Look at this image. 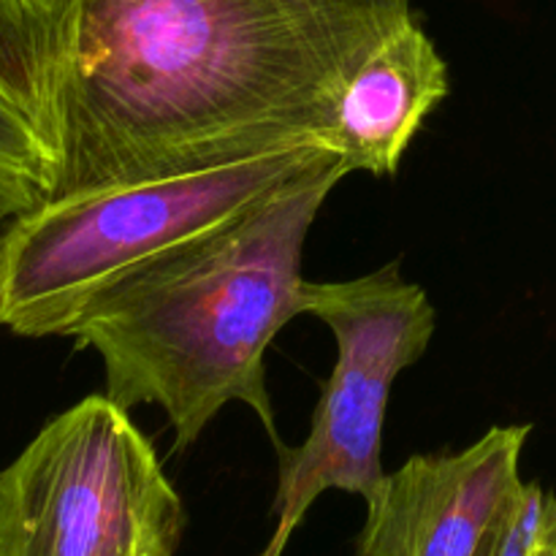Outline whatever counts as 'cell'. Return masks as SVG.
<instances>
[{"label":"cell","instance_id":"cell-1","mask_svg":"<svg viewBox=\"0 0 556 556\" xmlns=\"http://www.w3.org/2000/svg\"><path fill=\"white\" fill-rule=\"evenodd\" d=\"M0 74L49 199L320 141L337 96L277 0L0 3Z\"/></svg>","mask_w":556,"mask_h":556},{"label":"cell","instance_id":"cell-2","mask_svg":"<svg viewBox=\"0 0 556 556\" xmlns=\"http://www.w3.org/2000/svg\"><path fill=\"white\" fill-rule=\"evenodd\" d=\"M348 172L337 152L210 233L139 266L79 315L68 337L106 369V396L157 405L185 451L244 402L280 448L264 356L304 313L302 253L326 195Z\"/></svg>","mask_w":556,"mask_h":556},{"label":"cell","instance_id":"cell-3","mask_svg":"<svg viewBox=\"0 0 556 556\" xmlns=\"http://www.w3.org/2000/svg\"><path fill=\"white\" fill-rule=\"evenodd\" d=\"M326 155L320 141H307L20 212L0 233V324L22 337H68L114 282L242 215Z\"/></svg>","mask_w":556,"mask_h":556},{"label":"cell","instance_id":"cell-4","mask_svg":"<svg viewBox=\"0 0 556 556\" xmlns=\"http://www.w3.org/2000/svg\"><path fill=\"white\" fill-rule=\"evenodd\" d=\"M185 525L155 448L106 394L52 418L0 472V556H174Z\"/></svg>","mask_w":556,"mask_h":556},{"label":"cell","instance_id":"cell-5","mask_svg":"<svg viewBox=\"0 0 556 556\" xmlns=\"http://www.w3.org/2000/svg\"><path fill=\"white\" fill-rule=\"evenodd\" d=\"M304 313L324 320L337 340V364L299 448H277V530L261 556H282L293 530L324 492L378 497L383 424L396 375L424 356L434 334V307L421 286L400 277V264L345 282H307Z\"/></svg>","mask_w":556,"mask_h":556},{"label":"cell","instance_id":"cell-6","mask_svg":"<svg viewBox=\"0 0 556 556\" xmlns=\"http://www.w3.org/2000/svg\"><path fill=\"white\" fill-rule=\"evenodd\" d=\"M530 427H494L459 454L413 456L367 503L356 556H481L519 492Z\"/></svg>","mask_w":556,"mask_h":556},{"label":"cell","instance_id":"cell-7","mask_svg":"<svg viewBox=\"0 0 556 556\" xmlns=\"http://www.w3.org/2000/svg\"><path fill=\"white\" fill-rule=\"evenodd\" d=\"M445 96L448 68L413 16L342 79L320 141L348 172L391 177Z\"/></svg>","mask_w":556,"mask_h":556},{"label":"cell","instance_id":"cell-8","mask_svg":"<svg viewBox=\"0 0 556 556\" xmlns=\"http://www.w3.org/2000/svg\"><path fill=\"white\" fill-rule=\"evenodd\" d=\"M329 74L342 85L378 43L413 20L410 0H277Z\"/></svg>","mask_w":556,"mask_h":556},{"label":"cell","instance_id":"cell-9","mask_svg":"<svg viewBox=\"0 0 556 556\" xmlns=\"http://www.w3.org/2000/svg\"><path fill=\"white\" fill-rule=\"evenodd\" d=\"M52 161L25 106L0 74V195L20 212L49 199Z\"/></svg>","mask_w":556,"mask_h":556},{"label":"cell","instance_id":"cell-10","mask_svg":"<svg viewBox=\"0 0 556 556\" xmlns=\"http://www.w3.org/2000/svg\"><path fill=\"white\" fill-rule=\"evenodd\" d=\"M5 5H22V9H36V5L49 3V0H0Z\"/></svg>","mask_w":556,"mask_h":556},{"label":"cell","instance_id":"cell-11","mask_svg":"<svg viewBox=\"0 0 556 556\" xmlns=\"http://www.w3.org/2000/svg\"><path fill=\"white\" fill-rule=\"evenodd\" d=\"M9 217H14V210H11V206L0 199V228H3V223L9 220Z\"/></svg>","mask_w":556,"mask_h":556},{"label":"cell","instance_id":"cell-12","mask_svg":"<svg viewBox=\"0 0 556 556\" xmlns=\"http://www.w3.org/2000/svg\"><path fill=\"white\" fill-rule=\"evenodd\" d=\"M543 556H556V546H554V548H548V552L543 554Z\"/></svg>","mask_w":556,"mask_h":556},{"label":"cell","instance_id":"cell-13","mask_svg":"<svg viewBox=\"0 0 556 556\" xmlns=\"http://www.w3.org/2000/svg\"><path fill=\"white\" fill-rule=\"evenodd\" d=\"M0 199H3V195H0ZM3 201H5V199H3ZM5 204H9V201H5ZM9 206H11V204H9ZM14 215H16V212H14Z\"/></svg>","mask_w":556,"mask_h":556},{"label":"cell","instance_id":"cell-14","mask_svg":"<svg viewBox=\"0 0 556 556\" xmlns=\"http://www.w3.org/2000/svg\"><path fill=\"white\" fill-rule=\"evenodd\" d=\"M552 548H554V546H552ZM546 552H548V548H546ZM546 552H543V554H546ZM543 554H541V556H543Z\"/></svg>","mask_w":556,"mask_h":556}]
</instances>
